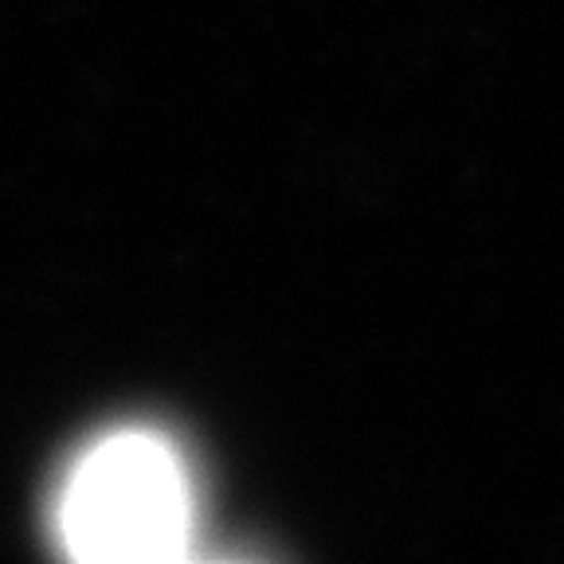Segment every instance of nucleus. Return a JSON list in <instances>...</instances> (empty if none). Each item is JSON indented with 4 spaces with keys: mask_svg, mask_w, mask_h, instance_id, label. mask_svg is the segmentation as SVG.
I'll list each match as a JSON object with an SVG mask.
<instances>
[{
    "mask_svg": "<svg viewBox=\"0 0 564 564\" xmlns=\"http://www.w3.org/2000/svg\"><path fill=\"white\" fill-rule=\"evenodd\" d=\"M63 549L95 564L181 561L193 549L196 494L165 435L126 427L90 443L55 498Z\"/></svg>",
    "mask_w": 564,
    "mask_h": 564,
    "instance_id": "nucleus-1",
    "label": "nucleus"
}]
</instances>
